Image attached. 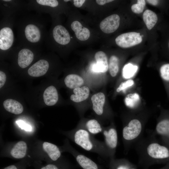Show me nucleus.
Instances as JSON below:
<instances>
[{"instance_id": "nucleus-1", "label": "nucleus", "mask_w": 169, "mask_h": 169, "mask_svg": "<svg viewBox=\"0 0 169 169\" xmlns=\"http://www.w3.org/2000/svg\"><path fill=\"white\" fill-rule=\"evenodd\" d=\"M25 11L15 17V27L19 44L41 47L45 42L48 31L45 20L37 14Z\"/></svg>"}, {"instance_id": "nucleus-2", "label": "nucleus", "mask_w": 169, "mask_h": 169, "mask_svg": "<svg viewBox=\"0 0 169 169\" xmlns=\"http://www.w3.org/2000/svg\"><path fill=\"white\" fill-rule=\"evenodd\" d=\"M133 147L141 169H148L152 165L169 159V147L161 144L151 132L146 136H143Z\"/></svg>"}, {"instance_id": "nucleus-3", "label": "nucleus", "mask_w": 169, "mask_h": 169, "mask_svg": "<svg viewBox=\"0 0 169 169\" xmlns=\"http://www.w3.org/2000/svg\"><path fill=\"white\" fill-rule=\"evenodd\" d=\"M70 135L74 142L84 150L104 158H109L104 142L95 139L84 129L77 126L70 132Z\"/></svg>"}, {"instance_id": "nucleus-4", "label": "nucleus", "mask_w": 169, "mask_h": 169, "mask_svg": "<svg viewBox=\"0 0 169 169\" xmlns=\"http://www.w3.org/2000/svg\"><path fill=\"white\" fill-rule=\"evenodd\" d=\"M14 16L3 17L0 23V51L1 52L12 51L14 47Z\"/></svg>"}, {"instance_id": "nucleus-5", "label": "nucleus", "mask_w": 169, "mask_h": 169, "mask_svg": "<svg viewBox=\"0 0 169 169\" xmlns=\"http://www.w3.org/2000/svg\"><path fill=\"white\" fill-rule=\"evenodd\" d=\"M0 1L1 14L3 17H16L25 11H28L27 2L13 0Z\"/></svg>"}, {"instance_id": "nucleus-6", "label": "nucleus", "mask_w": 169, "mask_h": 169, "mask_svg": "<svg viewBox=\"0 0 169 169\" xmlns=\"http://www.w3.org/2000/svg\"><path fill=\"white\" fill-rule=\"evenodd\" d=\"M70 40L71 37L67 29L58 24L54 26L48 31L45 42L47 46L54 42L64 46L69 44Z\"/></svg>"}, {"instance_id": "nucleus-7", "label": "nucleus", "mask_w": 169, "mask_h": 169, "mask_svg": "<svg viewBox=\"0 0 169 169\" xmlns=\"http://www.w3.org/2000/svg\"><path fill=\"white\" fill-rule=\"evenodd\" d=\"M13 49L18 53V65L21 68L25 69L28 67L33 61L35 52L41 48L18 44Z\"/></svg>"}, {"instance_id": "nucleus-8", "label": "nucleus", "mask_w": 169, "mask_h": 169, "mask_svg": "<svg viewBox=\"0 0 169 169\" xmlns=\"http://www.w3.org/2000/svg\"><path fill=\"white\" fill-rule=\"evenodd\" d=\"M102 133L104 137V142L107 149L109 158L112 161L115 159L118 143L117 129L115 126L112 124L108 127H104Z\"/></svg>"}, {"instance_id": "nucleus-9", "label": "nucleus", "mask_w": 169, "mask_h": 169, "mask_svg": "<svg viewBox=\"0 0 169 169\" xmlns=\"http://www.w3.org/2000/svg\"><path fill=\"white\" fill-rule=\"evenodd\" d=\"M142 41L139 33L130 32L121 34L117 36L115 42L117 45L122 48H128L140 44Z\"/></svg>"}, {"instance_id": "nucleus-10", "label": "nucleus", "mask_w": 169, "mask_h": 169, "mask_svg": "<svg viewBox=\"0 0 169 169\" xmlns=\"http://www.w3.org/2000/svg\"><path fill=\"white\" fill-rule=\"evenodd\" d=\"M120 20V17L118 15L115 14H112L101 21L100 25V28L105 33H112L118 28Z\"/></svg>"}, {"instance_id": "nucleus-11", "label": "nucleus", "mask_w": 169, "mask_h": 169, "mask_svg": "<svg viewBox=\"0 0 169 169\" xmlns=\"http://www.w3.org/2000/svg\"><path fill=\"white\" fill-rule=\"evenodd\" d=\"M151 132L156 137L159 136L163 141H168L169 143V118L161 119Z\"/></svg>"}, {"instance_id": "nucleus-12", "label": "nucleus", "mask_w": 169, "mask_h": 169, "mask_svg": "<svg viewBox=\"0 0 169 169\" xmlns=\"http://www.w3.org/2000/svg\"><path fill=\"white\" fill-rule=\"evenodd\" d=\"M49 66V62L47 60L44 59H40L29 68L28 73L32 77L42 76L48 71Z\"/></svg>"}, {"instance_id": "nucleus-13", "label": "nucleus", "mask_w": 169, "mask_h": 169, "mask_svg": "<svg viewBox=\"0 0 169 169\" xmlns=\"http://www.w3.org/2000/svg\"><path fill=\"white\" fill-rule=\"evenodd\" d=\"M70 152L83 169H99L98 165L89 158L71 147Z\"/></svg>"}, {"instance_id": "nucleus-14", "label": "nucleus", "mask_w": 169, "mask_h": 169, "mask_svg": "<svg viewBox=\"0 0 169 169\" xmlns=\"http://www.w3.org/2000/svg\"><path fill=\"white\" fill-rule=\"evenodd\" d=\"M96 63L93 66L92 70L95 72L104 73L108 69V63L106 54L103 51H99L95 54Z\"/></svg>"}, {"instance_id": "nucleus-15", "label": "nucleus", "mask_w": 169, "mask_h": 169, "mask_svg": "<svg viewBox=\"0 0 169 169\" xmlns=\"http://www.w3.org/2000/svg\"><path fill=\"white\" fill-rule=\"evenodd\" d=\"M92 109L96 115L101 116L104 113V106L105 101V96L104 93H98L93 95L91 97Z\"/></svg>"}, {"instance_id": "nucleus-16", "label": "nucleus", "mask_w": 169, "mask_h": 169, "mask_svg": "<svg viewBox=\"0 0 169 169\" xmlns=\"http://www.w3.org/2000/svg\"><path fill=\"white\" fill-rule=\"evenodd\" d=\"M77 126L81 127L94 136L102 133L104 127L95 119H90L81 123Z\"/></svg>"}, {"instance_id": "nucleus-17", "label": "nucleus", "mask_w": 169, "mask_h": 169, "mask_svg": "<svg viewBox=\"0 0 169 169\" xmlns=\"http://www.w3.org/2000/svg\"><path fill=\"white\" fill-rule=\"evenodd\" d=\"M71 28L75 34L76 38L82 41L88 39L90 36L89 29L83 27L78 21H74L71 24Z\"/></svg>"}, {"instance_id": "nucleus-18", "label": "nucleus", "mask_w": 169, "mask_h": 169, "mask_svg": "<svg viewBox=\"0 0 169 169\" xmlns=\"http://www.w3.org/2000/svg\"><path fill=\"white\" fill-rule=\"evenodd\" d=\"M43 98L45 103L48 106L55 104L58 100V95L56 89L51 85L48 87L44 90Z\"/></svg>"}, {"instance_id": "nucleus-19", "label": "nucleus", "mask_w": 169, "mask_h": 169, "mask_svg": "<svg viewBox=\"0 0 169 169\" xmlns=\"http://www.w3.org/2000/svg\"><path fill=\"white\" fill-rule=\"evenodd\" d=\"M3 106L7 111L14 114H20L23 110V107L20 102L12 99L5 100L3 102Z\"/></svg>"}, {"instance_id": "nucleus-20", "label": "nucleus", "mask_w": 169, "mask_h": 169, "mask_svg": "<svg viewBox=\"0 0 169 169\" xmlns=\"http://www.w3.org/2000/svg\"><path fill=\"white\" fill-rule=\"evenodd\" d=\"M74 94L70 96V99L75 102H79L85 100L89 97L90 90L86 86H84L81 88L78 87L74 89Z\"/></svg>"}, {"instance_id": "nucleus-21", "label": "nucleus", "mask_w": 169, "mask_h": 169, "mask_svg": "<svg viewBox=\"0 0 169 169\" xmlns=\"http://www.w3.org/2000/svg\"><path fill=\"white\" fill-rule=\"evenodd\" d=\"M65 84L68 88L74 89L79 87L84 83L83 79L80 76L75 74L67 75L64 79Z\"/></svg>"}, {"instance_id": "nucleus-22", "label": "nucleus", "mask_w": 169, "mask_h": 169, "mask_svg": "<svg viewBox=\"0 0 169 169\" xmlns=\"http://www.w3.org/2000/svg\"><path fill=\"white\" fill-rule=\"evenodd\" d=\"M43 147L44 150L52 160L56 161L60 157L61 152L56 145L45 142L43 143Z\"/></svg>"}, {"instance_id": "nucleus-23", "label": "nucleus", "mask_w": 169, "mask_h": 169, "mask_svg": "<svg viewBox=\"0 0 169 169\" xmlns=\"http://www.w3.org/2000/svg\"><path fill=\"white\" fill-rule=\"evenodd\" d=\"M27 149L26 143L22 141L18 142L12 149L11 156L14 158L20 159L24 157L26 155Z\"/></svg>"}, {"instance_id": "nucleus-24", "label": "nucleus", "mask_w": 169, "mask_h": 169, "mask_svg": "<svg viewBox=\"0 0 169 169\" xmlns=\"http://www.w3.org/2000/svg\"><path fill=\"white\" fill-rule=\"evenodd\" d=\"M144 22L147 28L151 30L155 25L158 20L157 16L156 13L152 11L147 9L143 14Z\"/></svg>"}, {"instance_id": "nucleus-25", "label": "nucleus", "mask_w": 169, "mask_h": 169, "mask_svg": "<svg viewBox=\"0 0 169 169\" xmlns=\"http://www.w3.org/2000/svg\"><path fill=\"white\" fill-rule=\"evenodd\" d=\"M140 98L139 94L137 93L130 94L127 95L124 99L125 105L131 109H135L139 104Z\"/></svg>"}, {"instance_id": "nucleus-26", "label": "nucleus", "mask_w": 169, "mask_h": 169, "mask_svg": "<svg viewBox=\"0 0 169 169\" xmlns=\"http://www.w3.org/2000/svg\"><path fill=\"white\" fill-rule=\"evenodd\" d=\"M138 66L129 63L126 64L123 68L122 72L123 77L125 79H129L133 77L138 70Z\"/></svg>"}, {"instance_id": "nucleus-27", "label": "nucleus", "mask_w": 169, "mask_h": 169, "mask_svg": "<svg viewBox=\"0 0 169 169\" xmlns=\"http://www.w3.org/2000/svg\"><path fill=\"white\" fill-rule=\"evenodd\" d=\"M119 59L116 56L112 55L110 58L108 69L112 77L115 76L119 71Z\"/></svg>"}, {"instance_id": "nucleus-28", "label": "nucleus", "mask_w": 169, "mask_h": 169, "mask_svg": "<svg viewBox=\"0 0 169 169\" xmlns=\"http://www.w3.org/2000/svg\"><path fill=\"white\" fill-rule=\"evenodd\" d=\"M118 161L119 164L115 169H137L135 165L127 159H122Z\"/></svg>"}, {"instance_id": "nucleus-29", "label": "nucleus", "mask_w": 169, "mask_h": 169, "mask_svg": "<svg viewBox=\"0 0 169 169\" xmlns=\"http://www.w3.org/2000/svg\"><path fill=\"white\" fill-rule=\"evenodd\" d=\"M146 2L144 0H138L136 4H133L131 7L132 11L135 13L139 14L141 13L144 8Z\"/></svg>"}, {"instance_id": "nucleus-30", "label": "nucleus", "mask_w": 169, "mask_h": 169, "mask_svg": "<svg viewBox=\"0 0 169 169\" xmlns=\"http://www.w3.org/2000/svg\"><path fill=\"white\" fill-rule=\"evenodd\" d=\"M160 73L163 80L169 78V63L164 64L161 67Z\"/></svg>"}, {"instance_id": "nucleus-31", "label": "nucleus", "mask_w": 169, "mask_h": 169, "mask_svg": "<svg viewBox=\"0 0 169 169\" xmlns=\"http://www.w3.org/2000/svg\"><path fill=\"white\" fill-rule=\"evenodd\" d=\"M134 84V81L131 79H129L126 81L122 82L117 89L116 91L118 92H120L121 90H124L127 88L132 86Z\"/></svg>"}, {"instance_id": "nucleus-32", "label": "nucleus", "mask_w": 169, "mask_h": 169, "mask_svg": "<svg viewBox=\"0 0 169 169\" xmlns=\"http://www.w3.org/2000/svg\"><path fill=\"white\" fill-rule=\"evenodd\" d=\"M16 123L22 129L26 131H31L32 130L31 126L27 124L22 120H18L16 121Z\"/></svg>"}, {"instance_id": "nucleus-33", "label": "nucleus", "mask_w": 169, "mask_h": 169, "mask_svg": "<svg viewBox=\"0 0 169 169\" xmlns=\"http://www.w3.org/2000/svg\"><path fill=\"white\" fill-rule=\"evenodd\" d=\"M6 80V76L4 72L0 71V88L4 85Z\"/></svg>"}, {"instance_id": "nucleus-34", "label": "nucleus", "mask_w": 169, "mask_h": 169, "mask_svg": "<svg viewBox=\"0 0 169 169\" xmlns=\"http://www.w3.org/2000/svg\"><path fill=\"white\" fill-rule=\"evenodd\" d=\"M74 6L77 8L81 7L85 2L84 0H74L73 1Z\"/></svg>"}, {"instance_id": "nucleus-35", "label": "nucleus", "mask_w": 169, "mask_h": 169, "mask_svg": "<svg viewBox=\"0 0 169 169\" xmlns=\"http://www.w3.org/2000/svg\"><path fill=\"white\" fill-rule=\"evenodd\" d=\"M113 1L112 0H96V2L98 4L103 5L106 3L112 2Z\"/></svg>"}, {"instance_id": "nucleus-36", "label": "nucleus", "mask_w": 169, "mask_h": 169, "mask_svg": "<svg viewBox=\"0 0 169 169\" xmlns=\"http://www.w3.org/2000/svg\"><path fill=\"white\" fill-rule=\"evenodd\" d=\"M41 169H59L54 164H50L46 165Z\"/></svg>"}, {"instance_id": "nucleus-37", "label": "nucleus", "mask_w": 169, "mask_h": 169, "mask_svg": "<svg viewBox=\"0 0 169 169\" xmlns=\"http://www.w3.org/2000/svg\"><path fill=\"white\" fill-rule=\"evenodd\" d=\"M146 1L149 3L154 6L157 5L158 3V1L156 0H148Z\"/></svg>"}, {"instance_id": "nucleus-38", "label": "nucleus", "mask_w": 169, "mask_h": 169, "mask_svg": "<svg viewBox=\"0 0 169 169\" xmlns=\"http://www.w3.org/2000/svg\"><path fill=\"white\" fill-rule=\"evenodd\" d=\"M3 169H18L17 167L15 165H12L7 166Z\"/></svg>"}, {"instance_id": "nucleus-39", "label": "nucleus", "mask_w": 169, "mask_h": 169, "mask_svg": "<svg viewBox=\"0 0 169 169\" xmlns=\"http://www.w3.org/2000/svg\"></svg>"}]
</instances>
